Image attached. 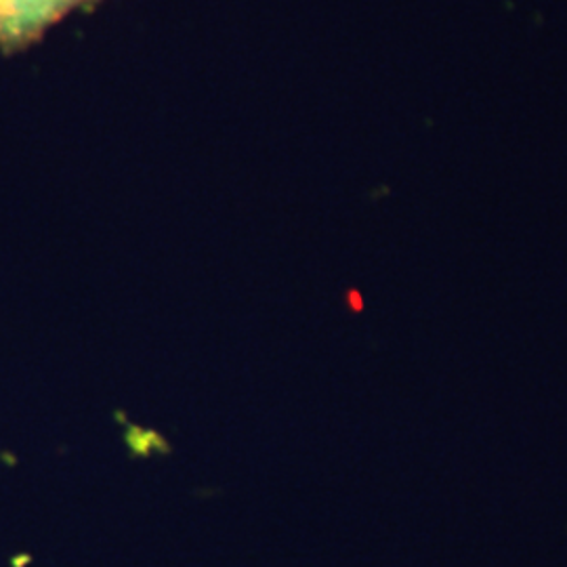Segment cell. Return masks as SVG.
<instances>
[{"instance_id": "obj_1", "label": "cell", "mask_w": 567, "mask_h": 567, "mask_svg": "<svg viewBox=\"0 0 567 567\" xmlns=\"http://www.w3.org/2000/svg\"><path fill=\"white\" fill-rule=\"evenodd\" d=\"M95 2L100 0H0V51L11 55L28 49L74 9Z\"/></svg>"}]
</instances>
